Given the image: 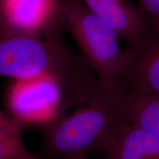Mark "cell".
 Listing matches in <instances>:
<instances>
[{
	"mask_svg": "<svg viewBox=\"0 0 159 159\" xmlns=\"http://www.w3.org/2000/svg\"><path fill=\"white\" fill-rule=\"evenodd\" d=\"M147 20V30L159 33V0H137Z\"/></svg>",
	"mask_w": 159,
	"mask_h": 159,
	"instance_id": "cell-11",
	"label": "cell"
},
{
	"mask_svg": "<svg viewBox=\"0 0 159 159\" xmlns=\"http://www.w3.org/2000/svg\"><path fill=\"white\" fill-rule=\"evenodd\" d=\"M0 76L54 79L64 89L71 107L89 102L102 87L83 57L66 44L61 31L30 34L1 25Z\"/></svg>",
	"mask_w": 159,
	"mask_h": 159,
	"instance_id": "cell-1",
	"label": "cell"
},
{
	"mask_svg": "<svg viewBox=\"0 0 159 159\" xmlns=\"http://www.w3.org/2000/svg\"><path fill=\"white\" fill-rule=\"evenodd\" d=\"M63 29L74 37L82 56L102 83L120 85L128 63V49L112 29L89 11L80 0H62Z\"/></svg>",
	"mask_w": 159,
	"mask_h": 159,
	"instance_id": "cell-3",
	"label": "cell"
},
{
	"mask_svg": "<svg viewBox=\"0 0 159 159\" xmlns=\"http://www.w3.org/2000/svg\"><path fill=\"white\" fill-rule=\"evenodd\" d=\"M126 97L130 124L159 134V95Z\"/></svg>",
	"mask_w": 159,
	"mask_h": 159,
	"instance_id": "cell-10",
	"label": "cell"
},
{
	"mask_svg": "<svg viewBox=\"0 0 159 159\" xmlns=\"http://www.w3.org/2000/svg\"><path fill=\"white\" fill-rule=\"evenodd\" d=\"M92 14L108 25L128 47L136 45L147 29V20L139 6L128 0H80Z\"/></svg>",
	"mask_w": 159,
	"mask_h": 159,
	"instance_id": "cell-7",
	"label": "cell"
},
{
	"mask_svg": "<svg viewBox=\"0 0 159 159\" xmlns=\"http://www.w3.org/2000/svg\"><path fill=\"white\" fill-rule=\"evenodd\" d=\"M11 116L21 125L45 126L70 108L64 89L49 77L14 80L6 93Z\"/></svg>",
	"mask_w": 159,
	"mask_h": 159,
	"instance_id": "cell-4",
	"label": "cell"
},
{
	"mask_svg": "<svg viewBox=\"0 0 159 159\" xmlns=\"http://www.w3.org/2000/svg\"><path fill=\"white\" fill-rule=\"evenodd\" d=\"M0 25L30 34L61 31L62 0H0Z\"/></svg>",
	"mask_w": 159,
	"mask_h": 159,
	"instance_id": "cell-5",
	"label": "cell"
},
{
	"mask_svg": "<svg viewBox=\"0 0 159 159\" xmlns=\"http://www.w3.org/2000/svg\"><path fill=\"white\" fill-rule=\"evenodd\" d=\"M23 125L0 109V159H39L24 144Z\"/></svg>",
	"mask_w": 159,
	"mask_h": 159,
	"instance_id": "cell-9",
	"label": "cell"
},
{
	"mask_svg": "<svg viewBox=\"0 0 159 159\" xmlns=\"http://www.w3.org/2000/svg\"><path fill=\"white\" fill-rule=\"evenodd\" d=\"M63 159H88V157L84 156H74V157H69V158H66Z\"/></svg>",
	"mask_w": 159,
	"mask_h": 159,
	"instance_id": "cell-12",
	"label": "cell"
},
{
	"mask_svg": "<svg viewBox=\"0 0 159 159\" xmlns=\"http://www.w3.org/2000/svg\"><path fill=\"white\" fill-rule=\"evenodd\" d=\"M69 115L47 125L37 157L63 159L105 152L130 124L125 91L120 85H106L94 98Z\"/></svg>",
	"mask_w": 159,
	"mask_h": 159,
	"instance_id": "cell-2",
	"label": "cell"
},
{
	"mask_svg": "<svg viewBox=\"0 0 159 159\" xmlns=\"http://www.w3.org/2000/svg\"><path fill=\"white\" fill-rule=\"evenodd\" d=\"M128 63L120 85L127 94L159 95V33L145 30L128 49Z\"/></svg>",
	"mask_w": 159,
	"mask_h": 159,
	"instance_id": "cell-6",
	"label": "cell"
},
{
	"mask_svg": "<svg viewBox=\"0 0 159 159\" xmlns=\"http://www.w3.org/2000/svg\"><path fill=\"white\" fill-rule=\"evenodd\" d=\"M105 159H159V134L130 123L105 152Z\"/></svg>",
	"mask_w": 159,
	"mask_h": 159,
	"instance_id": "cell-8",
	"label": "cell"
}]
</instances>
